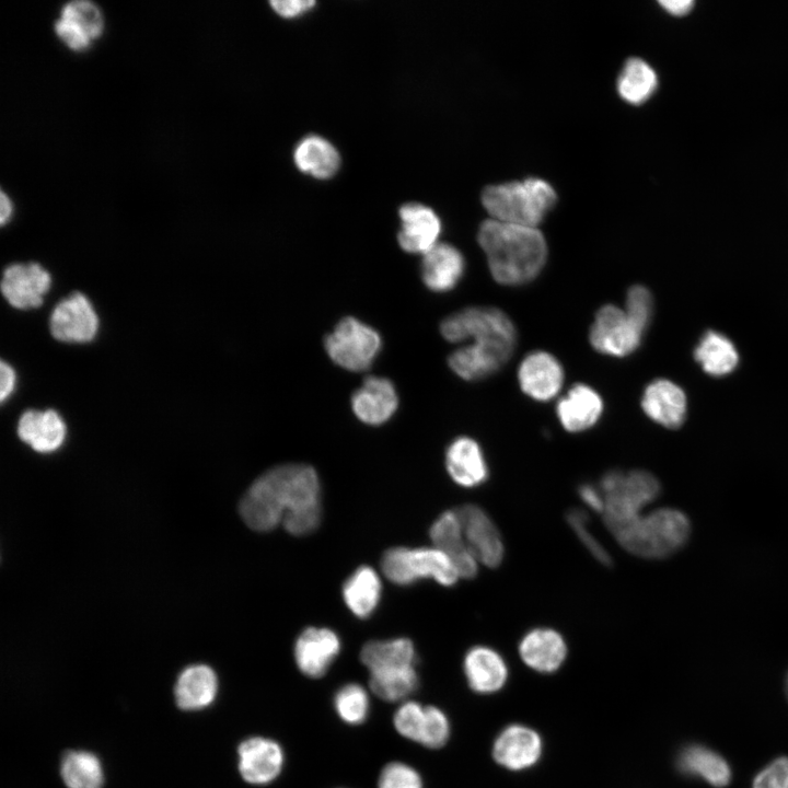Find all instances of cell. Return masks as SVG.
<instances>
[{
    "label": "cell",
    "instance_id": "cell-1",
    "mask_svg": "<svg viewBox=\"0 0 788 788\" xmlns=\"http://www.w3.org/2000/svg\"><path fill=\"white\" fill-rule=\"evenodd\" d=\"M239 512L246 525L255 531H269L281 523L292 535L312 533L321 520V488L316 472L305 464L270 468L246 490Z\"/></svg>",
    "mask_w": 788,
    "mask_h": 788
},
{
    "label": "cell",
    "instance_id": "cell-2",
    "mask_svg": "<svg viewBox=\"0 0 788 788\" xmlns=\"http://www.w3.org/2000/svg\"><path fill=\"white\" fill-rule=\"evenodd\" d=\"M477 240L486 254L494 279L505 286L533 280L547 258V244L536 227L487 219L482 222Z\"/></svg>",
    "mask_w": 788,
    "mask_h": 788
},
{
    "label": "cell",
    "instance_id": "cell-3",
    "mask_svg": "<svg viewBox=\"0 0 788 788\" xmlns=\"http://www.w3.org/2000/svg\"><path fill=\"white\" fill-rule=\"evenodd\" d=\"M440 332L450 343H462L474 354L499 370L511 357L517 344V331L501 310L493 306H472L445 317Z\"/></svg>",
    "mask_w": 788,
    "mask_h": 788
},
{
    "label": "cell",
    "instance_id": "cell-4",
    "mask_svg": "<svg viewBox=\"0 0 788 788\" xmlns=\"http://www.w3.org/2000/svg\"><path fill=\"white\" fill-rule=\"evenodd\" d=\"M557 199L545 179L528 177L485 187L482 202L491 219L536 227Z\"/></svg>",
    "mask_w": 788,
    "mask_h": 788
},
{
    "label": "cell",
    "instance_id": "cell-5",
    "mask_svg": "<svg viewBox=\"0 0 788 788\" xmlns=\"http://www.w3.org/2000/svg\"><path fill=\"white\" fill-rule=\"evenodd\" d=\"M600 489L604 496L602 515L615 536L644 514V508L657 498L660 486L649 472L613 470L602 476Z\"/></svg>",
    "mask_w": 788,
    "mask_h": 788
},
{
    "label": "cell",
    "instance_id": "cell-6",
    "mask_svg": "<svg viewBox=\"0 0 788 788\" xmlns=\"http://www.w3.org/2000/svg\"><path fill=\"white\" fill-rule=\"evenodd\" d=\"M690 522L680 510L660 508L642 514L615 535L627 552L645 558H662L677 551L687 540Z\"/></svg>",
    "mask_w": 788,
    "mask_h": 788
},
{
    "label": "cell",
    "instance_id": "cell-7",
    "mask_svg": "<svg viewBox=\"0 0 788 788\" xmlns=\"http://www.w3.org/2000/svg\"><path fill=\"white\" fill-rule=\"evenodd\" d=\"M389 580L406 586L419 579L431 578L438 583L453 586L460 576L450 558L437 547H393L381 559Z\"/></svg>",
    "mask_w": 788,
    "mask_h": 788
},
{
    "label": "cell",
    "instance_id": "cell-8",
    "mask_svg": "<svg viewBox=\"0 0 788 788\" xmlns=\"http://www.w3.org/2000/svg\"><path fill=\"white\" fill-rule=\"evenodd\" d=\"M379 333L355 317L343 318L325 338L329 358L349 371L367 370L381 348Z\"/></svg>",
    "mask_w": 788,
    "mask_h": 788
},
{
    "label": "cell",
    "instance_id": "cell-9",
    "mask_svg": "<svg viewBox=\"0 0 788 788\" xmlns=\"http://www.w3.org/2000/svg\"><path fill=\"white\" fill-rule=\"evenodd\" d=\"M543 753L544 741L540 732L520 722L505 726L491 744L493 760L500 767L514 773L533 768Z\"/></svg>",
    "mask_w": 788,
    "mask_h": 788
},
{
    "label": "cell",
    "instance_id": "cell-10",
    "mask_svg": "<svg viewBox=\"0 0 788 788\" xmlns=\"http://www.w3.org/2000/svg\"><path fill=\"white\" fill-rule=\"evenodd\" d=\"M642 334L624 309L607 304L596 312L589 338L596 351L625 357L638 348Z\"/></svg>",
    "mask_w": 788,
    "mask_h": 788
},
{
    "label": "cell",
    "instance_id": "cell-11",
    "mask_svg": "<svg viewBox=\"0 0 788 788\" xmlns=\"http://www.w3.org/2000/svg\"><path fill=\"white\" fill-rule=\"evenodd\" d=\"M54 338L66 343H88L99 328L96 312L81 292H73L56 304L49 320Z\"/></svg>",
    "mask_w": 788,
    "mask_h": 788
},
{
    "label": "cell",
    "instance_id": "cell-12",
    "mask_svg": "<svg viewBox=\"0 0 788 788\" xmlns=\"http://www.w3.org/2000/svg\"><path fill=\"white\" fill-rule=\"evenodd\" d=\"M465 542L478 563L498 567L505 555V547L498 528L488 513L476 505H464L456 509Z\"/></svg>",
    "mask_w": 788,
    "mask_h": 788
},
{
    "label": "cell",
    "instance_id": "cell-13",
    "mask_svg": "<svg viewBox=\"0 0 788 788\" xmlns=\"http://www.w3.org/2000/svg\"><path fill=\"white\" fill-rule=\"evenodd\" d=\"M237 768L241 777L251 785L263 786L273 783L280 775L285 764V752L274 739L251 737L237 748Z\"/></svg>",
    "mask_w": 788,
    "mask_h": 788
},
{
    "label": "cell",
    "instance_id": "cell-14",
    "mask_svg": "<svg viewBox=\"0 0 788 788\" xmlns=\"http://www.w3.org/2000/svg\"><path fill=\"white\" fill-rule=\"evenodd\" d=\"M50 286L49 273L37 263L12 264L4 269L1 280L3 297L20 310L38 308Z\"/></svg>",
    "mask_w": 788,
    "mask_h": 788
},
{
    "label": "cell",
    "instance_id": "cell-15",
    "mask_svg": "<svg viewBox=\"0 0 788 788\" xmlns=\"http://www.w3.org/2000/svg\"><path fill=\"white\" fill-rule=\"evenodd\" d=\"M337 634L325 627H308L297 638L293 656L299 671L308 677L318 679L326 674L340 652Z\"/></svg>",
    "mask_w": 788,
    "mask_h": 788
},
{
    "label": "cell",
    "instance_id": "cell-16",
    "mask_svg": "<svg viewBox=\"0 0 788 788\" xmlns=\"http://www.w3.org/2000/svg\"><path fill=\"white\" fill-rule=\"evenodd\" d=\"M463 672L471 691L483 696L499 693L509 680V667L505 658L496 649L484 645L466 651Z\"/></svg>",
    "mask_w": 788,
    "mask_h": 788
},
{
    "label": "cell",
    "instance_id": "cell-17",
    "mask_svg": "<svg viewBox=\"0 0 788 788\" xmlns=\"http://www.w3.org/2000/svg\"><path fill=\"white\" fill-rule=\"evenodd\" d=\"M522 662L541 674L557 672L568 656V646L563 635L548 627H536L524 634L518 645Z\"/></svg>",
    "mask_w": 788,
    "mask_h": 788
},
{
    "label": "cell",
    "instance_id": "cell-18",
    "mask_svg": "<svg viewBox=\"0 0 788 788\" xmlns=\"http://www.w3.org/2000/svg\"><path fill=\"white\" fill-rule=\"evenodd\" d=\"M401 229L397 234L399 246L407 253L425 254L438 243L441 221L428 206L406 202L398 209Z\"/></svg>",
    "mask_w": 788,
    "mask_h": 788
},
{
    "label": "cell",
    "instance_id": "cell-19",
    "mask_svg": "<svg viewBox=\"0 0 788 788\" xmlns=\"http://www.w3.org/2000/svg\"><path fill=\"white\" fill-rule=\"evenodd\" d=\"M430 538L433 546L450 558L460 578L476 576L478 561L465 542L456 510H448L437 518L430 528Z\"/></svg>",
    "mask_w": 788,
    "mask_h": 788
},
{
    "label": "cell",
    "instance_id": "cell-20",
    "mask_svg": "<svg viewBox=\"0 0 788 788\" xmlns=\"http://www.w3.org/2000/svg\"><path fill=\"white\" fill-rule=\"evenodd\" d=\"M521 390L536 401H549L559 392L564 370L559 361L546 351H533L521 362L518 371Z\"/></svg>",
    "mask_w": 788,
    "mask_h": 788
},
{
    "label": "cell",
    "instance_id": "cell-21",
    "mask_svg": "<svg viewBox=\"0 0 788 788\" xmlns=\"http://www.w3.org/2000/svg\"><path fill=\"white\" fill-rule=\"evenodd\" d=\"M398 398L393 383L381 376H368L351 397L355 415L368 425H380L395 413Z\"/></svg>",
    "mask_w": 788,
    "mask_h": 788
},
{
    "label": "cell",
    "instance_id": "cell-22",
    "mask_svg": "<svg viewBox=\"0 0 788 788\" xmlns=\"http://www.w3.org/2000/svg\"><path fill=\"white\" fill-rule=\"evenodd\" d=\"M686 395L675 383L658 379L649 383L644 391L641 407L645 414L657 424L675 429L686 415Z\"/></svg>",
    "mask_w": 788,
    "mask_h": 788
},
{
    "label": "cell",
    "instance_id": "cell-23",
    "mask_svg": "<svg viewBox=\"0 0 788 788\" xmlns=\"http://www.w3.org/2000/svg\"><path fill=\"white\" fill-rule=\"evenodd\" d=\"M445 466L457 485L474 488L484 484L489 470L479 444L472 438L459 437L447 449Z\"/></svg>",
    "mask_w": 788,
    "mask_h": 788
},
{
    "label": "cell",
    "instance_id": "cell-24",
    "mask_svg": "<svg viewBox=\"0 0 788 788\" xmlns=\"http://www.w3.org/2000/svg\"><path fill=\"white\" fill-rule=\"evenodd\" d=\"M19 438L38 453H51L66 438V425L53 409L25 410L18 422Z\"/></svg>",
    "mask_w": 788,
    "mask_h": 788
},
{
    "label": "cell",
    "instance_id": "cell-25",
    "mask_svg": "<svg viewBox=\"0 0 788 788\" xmlns=\"http://www.w3.org/2000/svg\"><path fill=\"white\" fill-rule=\"evenodd\" d=\"M464 269L462 253L451 244L438 242L422 254L421 278L432 291L444 292L454 288Z\"/></svg>",
    "mask_w": 788,
    "mask_h": 788
},
{
    "label": "cell",
    "instance_id": "cell-26",
    "mask_svg": "<svg viewBox=\"0 0 788 788\" xmlns=\"http://www.w3.org/2000/svg\"><path fill=\"white\" fill-rule=\"evenodd\" d=\"M103 27L97 7L84 0L66 4L61 18L56 22V32L73 49L85 47L92 37H96Z\"/></svg>",
    "mask_w": 788,
    "mask_h": 788
},
{
    "label": "cell",
    "instance_id": "cell-27",
    "mask_svg": "<svg viewBox=\"0 0 788 788\" xmlns=\"http://www.w3.org/2000/svg\"><path fill=\"white\" fill-rule=\"evenodd\" d=\"M556 413L561 426L569 432L593 427L603 413L601 396L589 385L576 384L560 398Z\"/></svg>",
    "mask_w": 788,
    "mask_h": 788
},
{
    "label": "cell",
    "instance_id": "cell-28",
    "mask_svg": "<svg viewBox=\"0 0 788 788\" xmlns=\"http://www.w3.org/2000/svg\"><path fill=\"white\" fill-rule=\"evenodd\" d=\"M218 692L216 672L206 664L189 665L182 671L175 684V700L179 708L196 710L209 706Z\"/></svg>",
    "mask_w": 788,
    "mask_h": 788
},
{
    "label": "cell",
    "instance_id": "cell-29",
    "mask_svg": "<svg viewBox=\"0 0 788 788\" xmlns=\"http://www.w3.org/2000/svg\"><path fill=\"white\" fill-rule=\"evenodd\" d=\"M297 167L316 178L332 177L340 165V155L334 144L318 135L302 138L293 150Z\"/></svg>",
    "mask_w": 788,
    "mask_h": 788
},
{
    "label": "cell",
    "instance_id": "cell-30",
    "mask_svg": "<svg viewBox=\"0 0 788 788\" xmlns=\"http://www.w3.org/2000/svg\"><path fill=\"white\" fill-rule=\"evenodd\" d=\"M360 660L369 673L415 667L416 652L408 638L368 641L360 651Z\"/></svg>",
    "mask_w": 788,
    "mask_h": 788
},
{
    "label": "cell",
    "instance_id": "cell-31",
    "mask_svg": "<svg viewBox=\"0 0 788 788\" xmlns=\"http://www.w3.org/2000/svg\"><path fill=\"white\" fill-rule=\"evenodd\" d=\"M694 358L706 373L714 376L729 374L739 362V355L733 343L723 334L715 331H708L702 336L694 349Z\"/></svg>",
    "mask_w": 788,
    "mask_h": 788
},
{
    "label": "cell",
    "instance_id": "cell-32",
    "mask_svg": "<svg viewBox=\"0 0 788 788\" xmlns=\"http://www.w3.org/2000/svg\"><path fill=\"white\" fill-rule=\"evenodd\" d=\"M381 596V580L373 568L359 567L344 583L343 598L348 609L360 618L375 610Z\"/></svg>",
    "mask_w": 788,
    "mask_h": 788
},
{
    "label": "cell",
    "instance_id": "cell-33",
    "mask_svg": "<svg viewBox=\"0 0 788 788\" xmlns=\"http://www.w3.org/2000/svg\"><path fill=\"white\" fill-rule=\"evenodd\" d=\"M679 767L683 773L697 775L715 787H723L730 780V768L727 762L711 750L691 745L681 753Z\"/></svg>",
    "mask_w": 788,
    "mask_h": 788
},
{
    "label": "cell",
    "instance_id": "cell-34",
    "mask_svg": "<svg viewBox=\"0 0 788 788\" xmlns=\"http://www.w3.org/2000/svg\"><path fill=\"white\" fill-rule=\"evenodd\" d=\"M658 77L644 59L631 57L626 60L617 78V91L627 102L640 104L656 91Z\"/></svg>",
    "mask_w": 788,
    "mask_h": 788
},
{
    "label": "cell",
    "instance_id": "cell-35",
    "mask_svg": "<svg viewBox=\"0 0 788 788\" xmlns=\"http://www.w3.org/2000/svg\"><path fill=\"white\" fill-rule=\"evenodd\" d=\"M60 774L68 788H101L104 780L99 758L85 751L67 752Z\"/></svg>",
    "mask_w": 788,
    "mask_h": 788
},
{
    "label": "cell",
    "instance_id": "cell-36",
    "mask_svg": "<svg viewBox=\"0 0 788 788\" xmlns=\"http://www.w3.org/2000/svg\"><path fill=\"white\" fill-rule=\"evenodd\" d=\"M372 693L385 702H398L408 697L418 686L415 667L370 673Z\"/></svg>",
    "mask_w": 788,
    "mask_h": 788
},
{
    "label": "cell",
    "instance_id": "cell-37",
    "mask_svg": "<svg viewBox=\"0 0 788 788\" xmlns=\"http://www.w3.org/2000/svg\"><path fill=\"white\" fill-rule=\"evenodd\" d=\"M334 709L347 725H361L369 715L370 699L367 690L357 683L341 686L334 696Z\"/></svg>",
    "mask_w": 788,
    "mask_h": 788
},
{
    "label": "cell",
    "instance_id": "cell-38",
    "mask_svg": "<svg viewBox=\"0 0 788 788\" xmlns=\"http://www.w3.org/2000/svg\"><path fill=\"white\" fill-rule=\"evenodd\" d=\"M451 735V723L447 714L439 707L427 705L419 744L428 749H440Z\"/></svg>",
    "mask_w": 788,
    "mask_h": 788
},
{
    "label": "cell",
    "instance_id": "cell-39",
    "mask_svg": "<svg viewBox=\"0 0 788 788\" xmlns=\"http://www.w3.org/2000/svg\"><path fill=\"white\" fill-rule=\"evenodd\" d=\"M425 707L415 700H406L401 704L393 716V725L399 735L419 743L425 719Z\"/></svg>",
    "mask_w": 788,
    "mask_h": 788
},
{
    "label": "cell",
    "instance_id": "cell-40",
    "mask_svg": "<svg viewBox=\"0 0 788 788\" xmlns=\"http://www.w3.org/2000/svg\"><path fill=\"white\" fill-rule=\"evenodd\" d=\"M378 788H424L420 774L403 762H390L380 772Z\"/></svg>",
    "mask_w": 788,
    "mask_h": 788
},
{
    "label": "cell",
    "instance_id": "cell-41",
    "mask_svg": "<svg viewBox=\"0 0 788 788\" xmlns=\"http://www.w3.org/2000/svg\"><path fill=\"white\" fill-rule=\"evenodd\" d=\"M567 521L589 553L603 565H611L610 554L589 529V518L586 512L572 509L567 514Z\"/></svg>",
    "mask_w": 788,
    "mask_h": 788
},
{
    "label": "cell",
    "instance_id": "cell-42",
    "mask_svg": "<svg viewBox=\"0 0 788 788\" xmlns=\"http://www.w3.org/2000/svg\"><path fill=\"white\" fill-rule=\"evenodd\" d=\"M624 310L634 323L645 332L653 311V300L650 291L640 285L629 288Z\"/></svg>",
    "mask_w": 788,
    "mask_h": 788
},
{
    "label": "cell",
    "instance_id": "cell-43",
    "mask_svg": "<svg viewBox=\"0 0 788 788\" xmlns=\"http://www.w3.org/2000/svg\"><path fill=\"white\" fill-rule=\"evenodd\" d=\"M753 788H788V758H777L761 770Z\"/></svg>",
    "mask_w": 788,
    "mask_h": 788
},
{
    "label": "cell",
    "instance_id": "cell-44",
    "mask_svg": "<svg viewBox=\"0 0 788 788\" xmlns=\"http://www.w3.org/2000/svg\"><path fill=\"white\" fill-rule=\"evenodd\" d=\"M273 9L281 16L292 18L300 15L315 5L313 0H273Z\"/></svg>",
    "mask_w": 788,
    "mask_h": 788
},
{
    "label": "cell",
    "instance_id": "cell-45",
    "mask_svg": "<svg viewBox=\"0 0 788 788\" xmlns=\"http://www.w3.org/2000/svg\"><path fill=\"white\" fill-rule=\"evenodd\" d=\"M579 496L581 500L592 510L603 513L604 496L601 489L590 484H583L579 487Z\"/></svg>",
    "mask_w": 788,
    "mask_h": 788
},
{
    "label": "cell",
    "instance_id": "cell-46",
    "mask_svg": "<svg viewBox=\"0 0 788 788\" xmlns=\"http://www.w3.org/2000/svg\"><path fill=\"white\" fill-rule=\"evenodd\" d=\"M0 374H1V391H0V398L1 402L4 403V401L12 394L16 376L13 368L7 363L4 360L1 361L0 366Z\"/></svg>",
    "mask_w": 788,
    "mask_h": 788
},
{
    "label": "cell",
    "instance_id": "cell-47",
    "mask_svg": "<svg viewBox=\"0 0 788 788\" xmlns=\"http://www.w3.org/2000/svg\"><path fill=\"white\" fill-rule=\"evenodd\" d=\"M659 4L670 14L682 16L691 12L694 7L692 0H661Z\"/></svg>",
    "mask_w": 788,
    "mask_h": 788
},
{
    "label": "cell",
    "instance_id": "cell-48",
    "mask_svg": "<svg viewBox=\"0 0 788 788\" xmlns=\"http://www.w3.org/2000/svg\"><path fill=\"white\" fill-rule=\"evenodd\" d=\"M11 210H12L11 204H10L8 197L5 196V194L3 192H1V216H0V219H1L2 224H4V222L9 219V217L11 215Z\"/></svg>",
    "mask_w": 788,
    "mask_h": 788
}]
</instances>
